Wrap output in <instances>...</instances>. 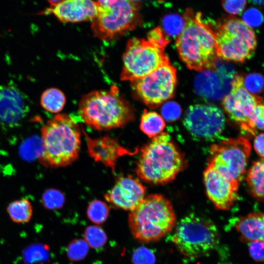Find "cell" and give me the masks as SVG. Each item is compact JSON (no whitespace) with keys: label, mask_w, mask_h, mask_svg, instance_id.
<instances>
[{"label":"cell","mask_w":264,"mask_h":264,"mask_svg":"<svg viewBox=\"0 0 264 264\" xmlns=\"http://www.w3.org/2000/svg\"><path fill=\"white\" fill-rule=\"evenodd\" d=\"M254 3L259 5H264V0H251Z\"/></svg>","instance_id":"ab89813d"},{"label":"cell","mask_w":264,"mask_h":264,"mask_svg":"<svg viewBox=\"0 0 264 264\" xmlns=\"http://www.w3.org/2000/svg\"><path fill=\"white\" fill-rule=\"evenodd\" d=\"M182 110L178 104L174 101L164 103L161 109L162 117L168 122H173L179 118Z\"/></svg>","instance_id":"4dcf8cb0"},{"label":"cell","mask_w":264,"mask_h":264,"mask_svg":"<svg viewBox=\"0 0 264 264\" xmlns=\"http://www.w3.org/2000/svg\"><path fill=\"white\" fill-rule=\"evenodd\" d=\"M79 112L88 126L99 131L125 126L134 119V112L128 101L112 87L109 90H95L84 96Z\"/></svg>","instance_id":"277c9868"},{"label":"cell","mask_w":264,"mask_h":264,"mask_svg":"<svg viewBox=\"0 0 264 264\" xmlns=\"http://www.w3.org/2000/svg\"><path fill=\"white\" fill-rule=\"evenodd\" d=\"M132 262L133 264H155V257L150 249L140 246L133 252Z\"/></svg>","instance_id":"f546056e"},{"label":"cell","mask_w":264,"mask_h":264,"mask_svg":"<svg viewBox=\"0 0 264 264\" xmlns=\"http://www.w3.org/2000/svg\"><path fill=\"white\" fill-rule=\"evenodd\" d=\"M145 192V187L137 179L131 176H121L105 198L114 207L132 211L144 199Z\"/></svg>","instance_id":"2e32d148"},{"label":"cell","mask_w":264,"mask_h":264,"mask_svg":"<svg viewBox=\"0 0 264 264\" xmlns=\"http://www.w3.org/2000/svg\"><path fill=\"white\" fill-rule=\"evenodd\" d=\"M87 137L88 151L90 156L96 161L100 162L114 171L116 160L130 152L121 146L117 140L108 136L91 138Z\"/></svg>","instance_id":"ac0fdd59"},{"label":"cell","mask_w":264,"mask_h":264,"mask_svg":"<svg viewBox=\"0 0 264 264\" xmlns=\"http://www.w3.org/2000/svg\"><path fill=\"white\" fill-rule=\"evenodd\" d=\"M129 225L135 239L145 243L158 241L174 228L176 217L171 202L159 194L144 198L129 215Z\"/></svg>","instance_id":"5b68a950"},{"label":"cell","mask_w":264,"mask_h":264,"mask_svg":"<svg viewBox=\"0 0 264 264\" xmlns=\"http://www.w3.org/2000/svg\"><path fill=\"white\" fill-rule=\"evenodd\" d=\"M162 30L168 37L177 38L183 30L185 21L184 16L177 13L165 15L162 19Z\"/></svg>","instance_id":"cb8c5ba5"},{"label":"cell","mask_w":264,"mask_h":264,"mask_svg":"<svg viewBox=\"0 0 264 264\" xmlns=\"http://www.w3.org/2000/svg\"><path fill=\"white\" fill-rule=\"evenodd\" d=\"M137 1L119 0L109 6L99 5L91 25L94 37L109 41L135 29L141 22Z\"/></svg>","instance_id":"9c48e42d"},{"label":"cell","mask_w":264,"mask_h":264,"mask_svg":"<svg viewBox=\"0 0 264 264\" xmlns=\"http://www.w3.org/2000/svg\"><path fill=\"white\" fill-rule=\"evenodd\" d=\"M165 126L163 118L154 111L145 110L142 115L140 128L149 137L153 138L162 132Z\"/></svg>","instance_id":"7402d4cb"},{"label":"cell","mask_w":264,"mask_h":264,"mask_svg":"<svg viewBox=\"0 0 264 264\" xmlns=\"http://www.w3.org/2000/svg\"><path fill=\"white\" fill-rule=\"evenodd\" d=\"M29 110L27 96L13 84L0 85V124L13 128L20 123Z\"/></svg>","instance_id":"9a60e30c"},{"label":"cell","mask_w":264,"mask_h":264,"mask_svg":"<svg viewBox=\"0 0 264 264\" xmlns=\"http://www.w3.org/2000/svg\"><path fill=\"white\" fill-rule=\"evenodd\" d=\"M89 250V245L85 240L74 239L67 245L66 254L71 261H79L83 260Z\"/></svg>","instance_id":"4316f807"},{"label":"cell","mask_w":264,"mask_h":264,"mask_svg":"<svg viewBox=\"0 0 264 264\" xmlns=\"http://www.w3.org/2000/svg\"><path fill=\"white\" fill-rule=\"evenodd\" d=\"M147 40L164 48L170 42L168 37L160 27H157L150 31L147 35Z\"/></svg>","instance_id":"e575fe53"},{"label":"cell","mask_w":264,"mask_h":264,"mask_svg":"<svg viewBox=\"0 0 264 264\" xmlns=\"http://www.w3.org/2000/svg\"><path fill=\"white\" fill-rule=\"evenodd\" d=\"M263 99L248 92L243 84V76L237 74L230 92L223 98L222 106L229 117L243 131L255 135L250 123L251 115Z\"/></svg>","instance_id":"5bb4252c"},{"label":"cell","mask_w":264,"mask_h":264,"mask_svg":"<svg viewBox=\"0 0 264 264\" xmlns=\"http://www.w3.org/2000/svg\"><path fill=\"white\" fill-rule=\"evenodd\" d=\"M243 84L250 93L257 95L264 89V77L258 73H251L243 77Z\"/></svg>","instance_id":"f1b7e54d"},{"label":"cell","mask_w":264,"mask_h":264,"mask_svg":"<svg viewBox=\"0 0 264 264\" xmlns=\"http://www.w3.org/2000/svg\"><path fill=\"white\" fill-rule=\"evenodd\" d=\"M136 173L143 180L165 184L173 180L186 166V161L171 136L161 132L140 150Z\"/></svg>","instance_id":"6da1fadb"},{"label":"cell","mask_w":264,"mask_h":264,"mask_svg":"<svg viewBox=\"0 0 264 264\" xmlns=\"http://www.w3.org/2000/svg\"><path fill=\"white\" fill-rule=\"evenodd\" d=\"M246 181L251 195L258 200L264 201V158L252 164L247 172Z\"/></svg>","instance_id":"ffe728a7"},{"label":"cell","mask_w":264,"mask_h":264,"mask_svg":"<svg viewBox=\"0 0 264 264\" xmlns=\"http://www.w3.org/2000/svg\"><path fill=\"white\" fill-rule=\"evenodd\" d=\"M247 0H221L224 10L231 15L241 14L244 9Z\"/></svg>","instance_id":"836d02e7"},{"label":"cell","mask_w":264,"mask_h":264,"mask_svg":"<svg viewBox=\"0 0 264 264\" xmlns=\"http://www.w3.org/2000/svg\"><path fill=\"white\" fill-rule=\"evenodd\" d=\"M262 13L258 9L254 7L246 10L242 15V21L251 28L258 27L264 22Z\"/></svg>","instance_id":"1f68e13d"},{"label":"cell","mask_w":264,"mask_h":264,"mask_svg":"<svg viewBox=\"0 0 264 264\" xmlns=\"http://www.w3.org/2000/svg\"><path fill=\"white\" fill-rule=\"evenodd\" d=\"M235 228L243 242H264V212H254L239 218Z\"/></svg>","instance_id":"d6986e66"},{"label":"cell","mask_w":264,"mask_h":264,"mask_svg":"<svg viewBox=\"0 0 264 264\" xmlns=\"http://www.w3.org/2000/svg\"><path fill=\"white\" fill-rule=\"evenodd\" d=\"M176 83V69L169 64L132 81L131 85L134 96L149 108L154 109L173 97Z\"/></svg>","instance_id":"8fae6325"},{"label":"cell","mask_w":264,"mask_h":264,"mask_svg":"<svg viewBox=\"0 0 264 264\" xmlns=\"http://www.w3.org/2000/svg\"><path fill=\"white\" fill-rule=\"evenodd\" d=\"M250 242L249 251L251 257L258 262L264 261V242L256 241Z\"/></svg>","instance_id":"d590c367"},{"label":"cell","mask_w":264,"mask_h":264,"mask_svg":"<svg viewBox=\"0 0 264 264\" xmlns=\"http://www.w3.org/2000/svg\"><path fill=\"white\" fill-rule=\"evenodd\" d=\"M43 149L40 162L58 168L70 165L78 157L81 131L77 122L66 114H58L41 129Z\"/></svg>","instance_id":"7a4b0ae2"},{"label":"cell","mask_w":264,"mask_h":264,"mask_svg":"<svg viewBox=\"0 0 264 264\" xmlns=\"http://www.w3.org/2000/svg\"><path fill=\"white\" fill-rule=\"evenodd\" d=\"M185 25L176 38V47L187 66L201 71L211 66L218 57L214 31L201 21V14H194L190 8L183 15Z\"/></svg>","instance_id":"3957f363"},{"label":"cell","mask_w":264,"mask_h":264,"mask_svg":"<svg viewBox=\"0 0 264 264\" xmlns=\"http://www.w3.org/2000/svg\"><path fill=\"white\" fill-rule=\"evenodd\" d=\"M109 212L110 208L105 202L99 200H95L88 205L87 215L90 221L99 224L106 220Z\"/></svg>","instance_id":"d4e9b609"},{"label":"cell","mask_w":264,"mask_h":264,"mask_svg":"<svg viewBox=\"0 0 264 264\" xmlns=\"http://www.w3.org/2000/svg\"><path fill=\"white\" fill-rule=\"evenodd\" d=\"M43 206L49 210L61 208L64 204L65 198L60 191L50 189L46 190L42 196Z\"/></svg>","instance_id":"83f0119b"},{"label":"cell","mask_w":264,"mask_h":264,"mask_svg":"<svg viewBox=\"0 0 264 264\" xmlns=\"http://www.w3.org/2000/svg\"><path fill=\"white\" fill-rule=\"evenodd\" d=\"M84 236L88 245L95 249L103 247L107 241L104 230L97 225L88 226L84 231Z\"/></svg>","instance_id":"484cf974"},{"label":"cell","mask_w":264,"mask_h":264,"mask_svg":"<svg viewBox=\"0 0 264 264\" xmlns=\"http://www.w3.org/2000/svg\"><path fill=\"white\" fill-rule=\"evenodd\" d=\"M40 103L42 107L46 110L56 113L63 109L66 103V97L60 89L49 88L43 92Z\"/></svg>","instance_id":"603a6c76"},{"label":"cell","mask_w":264,"mask_h":264,"mask_svg":"<svg viewBox=\"0 0 264 264\" xmlns=\"http://www.w3.org/2000/svg\"><path fill=\"white\" fill-rule=\"evenodd\" d=\"M254 148L260 157L264 158V133H261L255 136Z\"/></svg>","instance_id":"8d00e7d4"},{"label":"cell","mask_w":264,"mask_h":264,"mask_svg":"<svg viewBox=\"0 0 264 264\" xmlns=\"http://www.w3.org/2000/svg\"><path fill=\"white\" fill-rule=\"evenodd\" d=\"M183 124L195 138L211 140L223 131L225 118L221 110L214 105L196 104L187 109Z\"/></svg>","instance_id":"4fadbf2b"},{"label":"cell","mask_w":264,"mask_h":264,"mask_svg":"<svg viewBox=\"0 0 264 264\" xmlns=\"http://www.w3.org/2000/svg\"><path fill=\"white\" fill-rule=\"evenodd\" d=\"M215 33L218 56L243 63L253 55L257 46L253 29L242 20L231 16L219 22Z\"/></svg>","instance_id":"ba28073f"},{"label":"cell","mask_w":264,"mask_h":264,"mask_svg":"<svg viewBox=\"0 0 264 264\" xmlns=\"http://www.w3.org/2000/svg\"><path fill=\"white\" fill-rule=\"evenodd\" d=\"M99 4L92 0H63L41 13L53 14L63 22H78L92 20L96 16Z\"/></svg>","instance_id":"e0dca14e"},{"label":"cell","mask_w":264,"mask_h":264,"mask_svg":"<svg viewBox=\"0 0 264 264\" xmlns=\"http://www.w3.org/2000/svg\"><path fill=\"white\" fill-rule=\"evenodd\" d=\"M219 241L218 230L210 219L195 214L182 219L177 224L173 242L184 256L196 258L211 252Z\"/></svg>","instance_id":"52a82bcc"},{"label":"cell","mask_w":264,"mask_h":264,"mask_svg":"<svg viewBox=\"0 0 264 264\" xmlns=\"http://www.w3.org/2000/svg\"><path fill=\"white\" fill-rule=\"evenodd\" d=\"M236 75L234 67L218 57L210 67L197 75L195 91L204 99L220 100L230 92Z\"/></svg>","instance_id":"7c38bea8"},{"label":"cell","mask_w":264,"mask_h":264,"mask_svg":"<svg viewBox=\"0 0 264 264\" xmlns=\"http://www.w3.org/2000/svg\"><path fill=\"white\" fill-rule=\"evenodd\" d=\"M251 127L255 133L258 130H264V103H259L255 108L250 120Z\"/></svg>","instance_id":"d6a6232c"},{"label":"cell","mask_w":264,"mask_h":264,"mask_svg":"<svg viewBox=\"0 0 264 264\" xmlns=\"http://www.w3.org/2000/svg\"><path fill=\"white\" fill-rule=\"evenodd\" d=\"M164 49L148 40L137 38L130 39L123 55L121 80L132 82L169 64Z\"/></svg>","instance_id":"30bf717a"},{"label":"cell","mask_w":264,"mask_h":264,"mask_svg":"<svg viewBox=\"0 0 264 264\" xmlns=\"http://www.w3.org/2000/svg\"><path fill=\"white\" fill-rule=\"evenodd\" d=\"M50 4V5H53L56 4L63 0H46Z\"/></svg>","instance_id":"f35d334b"},{"label":"cell","mask_w":264,"mask_h":264,"mask_svg":"<svg viewBox=\"0 0 264 264\" xmlns=\"http://www.w3.org/2000/svg\"><path fill=\"white\" fill-rule=\"evenodd\" d=\"M251 149L249 140L241 136L213 144L205 171L216 178L239 186L246 172Z\"/></svg>","instance_id":"8992f818"},{"label":"cell","mask_w":264,"mask_h":264,"mask_svg":"<svg viewBox=\"0 0 264 264\" xmlns=\"http://www.w3.org/2000/svg\"><path fill=\"white\" fill-rule=\"evenodd\" d=\"M6 211L13 222L23 224L30 220L33 214V208L28 199L21 198L9 203Z\"/></svg>","instance_id":"44dd1931"},{"label":"cell","mask_w":264,"mask_h":264,"mask_svg":"<svg viewBox=\"0 0 264 264\" xmlns=\"http://www.w3.org/2000/svg\"><path fill=\"white\" fill-rule=\"evenodd\" d=\"M119 0H97V3L99 5L102 6H110Z\"/></svg>","instance_id":"74e56055"}]
</instances>
